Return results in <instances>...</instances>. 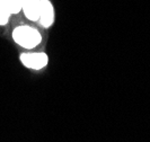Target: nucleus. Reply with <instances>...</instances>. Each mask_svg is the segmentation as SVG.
I'll use <instances>...</instances> for the list:
<instances>
[{
	"mask_svg": "<svg viewBox=\"0 0 150 142\" xmlns=\"http://www.w3.org/2000/svg\"><path fill=\"white\" fill-rule=\"evenodd\" d=\"M13 38L17 44L25 49H33L38 46L42 41V36L38 33V30L32 28L30 26L17 27L13 33Z\"/></svg>",
	"mask_w": 150,
	"mask_h": 142,
	"instance_id": "f257e3e1",
	"label": "nucleus"
},
{
	"mask_svg": "<svg viewBox=\"0 0 150 142\" xmlns=\"http://www.w3.org/2000/svg\"><path fill=\"white\" fill-rule=\"evenodd\" d=\"M21 60L25 67L40 70L47 64V57L44 53H30V54H22Z\"/></svg>",
	"mask_w": 150,
	"mask_h": 142,
	"instance_id": "f03ea898",
	"label": "nucleus"
},
{
	"mask_svg": "<svg viewBox=\"0 0 150 142\" xmlns=\"http://www.w3.org/2000/svg\"><path fill=\"white\" fill-rule=\"evenodd\" d=\"M38 20L41 23V25L45 28L50 27L54 22V10H53L52 4L49 0H41Z\"/></svg>",
	"mask_w": 150,
	"mask_h": 142,
	"instance_id": "7ed1b4c3",
	"label": "nucleus"
},
{
	"mask_svg": "<svg viewBox=\"0 0 150 142\" xmlns=\"http://www.w3.org/2000/svg\"><path fill=\"white\" fill-rule=\"evenodd\" d=\"M40 6L41 0H24L22 10L30 20L36 22L40 19Z\"/></svg>",
	"mask_w": 150,
	"mask_h": 142,
	"instance_id": "20e7f679",
	"label": "nucleus"
},
{
	"mask_svg": "<svg viewBox=\"0 0 150 142\" xmlns=\"http://www.w3.org/2000/svg\"><path fill=\"white\" fill-rule=\"evenodd\" d=\"M11 15L8 7V0H0V25H6Z\"/></svg>",
	"mask_w": 150,
	"mask_h": 142,
	"instance_id": "39448f33",
	"label": "nucleus"
},
{
	"mask_svg": "<svg viewBox=\"0 0 150 142\" xmlns=\"http://www.w3.org/2000/svg\"><path fill=\"white\" fill-rule=\"evenodd\" d=\"M24 0H8V7L10 14H18L23 9Z\"/></svg>",
	"mask_w": 150,
	"mask_h": 142,
	"instance_id": "423d86ee",
	"label": "nucleus"
}]
</instances>
